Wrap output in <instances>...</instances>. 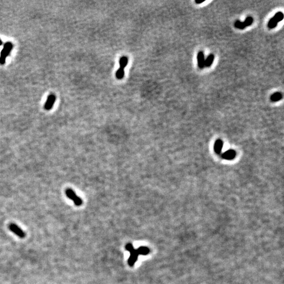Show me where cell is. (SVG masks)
I'll return each instance as SVG.
<instances>
[{
  "label": "cell",
  "instance_id": "6da1fadb",
  "mask_svg": "<svg viewBox=\"0 0 284 284\" xmlns=\"http://www.w3.org/2000/svg\"><path fill=\"white\" fill-rule=\"evenodd\" d=\"M125 249L130 253V256L127 261L129 266L133 267L136 262L139 254L137 252V249H135L131 243H127L125 246Z\"/></svg>",
  "mask_w": 284,
  "mask_h": 284
},
{
  "label": "cell",
  "instance_id": "7a4b0ae2",
  "mask_svg": "<svg viewBox=\"0 0 284 284\" xmlns=\"http://www.w3.org/2000/svg\"><path fill=\"white\" fill-rule=\"evenodd\" d=\"M13 45L11 42H6L0 54V64L4 65L6 62L7 57L9 55L13 49Z\"/></svg>",
  "mask_w": 284,
  "mask_h": 284
},
{
  "label": "cell",
  "instance_id": "3957f363",
  "mask_svg": "<svg viewBox=\"0 0 284 284\" xmlns=\"http://www.w3.org/2000/svg\"><path fill=\"white\" fill-rule=\"evenodd\" d=\"M65 194L69 199H71L76 206H80L83 204V200L79 196H77L75 191L72 189H67L65 191Z\"/></svg>",
  "mask_w": 284,
  "mask_h": 284
},
{
  "label": "cell",
  "instance_id": "277c9868",
  "mask_svg": "<svg viewBox=\"0 0 284 284\" xmlns=\"http://www.w3.org/2000/svg\"><path fill=\"white\" fill-rule=\"evenodd\" d=\"M9 230H10L11 232H12L13 233L17 235L19 237L21 238H23L25 237V234L24 232L22 230H21L18 226L14 224H11L9 225Z\"/></svg>",
  "mask_w": 284,
  "mask_h": 284
},
{
  "label": "cell",
  "instance_id": "5b68a950",
  "mask_svg": "<svg viewBox=\"0 0 284 284\" xmlns=\"http://www.w3.org/2000/svg\"><path fill=\"white\" fill-rule=\"evenodd\" d=\"M56 101V96L54 94L49 95L47 98V101L44 104V109L47 111H49L53 108Z\"/></svg>",
  "mask_w": 284,
  "mask_h": 284
},
{
  "label": "cell",
  "instance_id": "8992f818",
  "mask_svg": "<svg viewBox=\"0 0 284 284\" xmlns=\"http://www.w3.org/2000/svg\"><path fill=\"white\" fill-rule=\"evenodd\" d=\"M205 57L203 52H199L197 55V61L198 66L200 69H203L205 66Z\"/></svg>",
  "mask_w": 284,
  "mask_h": 284
},
{
  "label": "cell",
  "instance_id": "52a82bcc",
  "mask_svg": "<svg viewBox=\"0 0 284 284\" xmlns=\"http://www.w3.org/2000/svg\"><path fill=\"white\" fill-rule=\"evenodd\" d=\"M236 156V152L234 150H228L222 155L223 158L226 160H231L234 158Z\"/></svg>",
  "mask_w": 284,
  "mask_h": 284
},
{
  "label": "cell",
  "instance_id": "ba28073f",
  "mask_svg": "<svg viewBox=\"0 0 284 284\" xmlns=\"http://www.w3.org/2000/svg\"><path fill=\"white\" fill-rule=\"evenodd\" d=\"M128 61H129V59L126 57H122L119 61V66H120L119 69L124 70L125 68L128 64Z\"/></svg>",
  "mask_w": 284,
  "mask_h": 284
},
{
  "label": "cell",
  "instance_id": "9c48e42d",
  "mask_svg": "<svg viewBox=\"0 0 284 284\" xmlns=\"http://www.w3.org/2000/svg\"><path fill=\"white\" fill-rule=\"evenodd\" d=\"M137 252L139 255H147L150 253V248L145 246H141L137 249Z\"/></svg>",
  "mask_w": 284,
  "mask_h": 284
},
{
  "label": "cell",
  "instance_id": "30bf717a",
  "mask_svg": "<svg viewBox=\"0 0 284 284\" xmlns=\"http://www.w3.org/2000/svg\"><path fill=\"white\" fill-rule=\"evenodd\" d=\"M223 145V142L221 140H218L216 141V142H215L214 145V150L215 152L217 154L220 153V152H221V150H222Z\"/></svg>",
  "mask_w": 284,
  "mask_h": 284
},
{
  "label": "cell",
  "instance_id": "8fae6325",
  "mask_svg": "<svg viewBox=\"0 0 284 284\" xmlns=\"http://www.w3.org/2000/svg\"><path fill=\"white\" fill-rule=\"evenodd\" d=\"M214 55L212 54L209 55V56L207 57L206 59L205 60V66L206 67L211 66L214 62Z\"/></svg>",
  "mask_w": 284,
  "mask_h": 284
},
{
  "label": "cell",
  "instance_id": "7c38bea8",
  "mask_svg": "<svg viewBox=\"0 0 284 284\" xmlns=\"http://www.w3.org/2000/svg\"><path fill=\"white\" fill-rule=\"evenodd\" d=\"M283 97V95L282 94L279 92H276L274 93L271 97V100L272 102H277L282 99Z\"/></svg>",
  "mask_w": 284,
  "mask_h": 284
},
{
  "label": "cell",
  "instance_id": "4fadbf2b",
  "mask_svg": "<svg viewBox=\"0 0 284 284\" xmlns=\"http://www.w3.org/2000/svg\"><path fill=\"white\" fill-rule=\"evenodd\" d=\"M277 23H278V22H277L276 20L274 18H272L269 21L268 26L269 28H275L277 26Z\"/></svg>",
  "mask_w": 284,
  "mask_h": 284
},
{
  "label": "cell",
  "instance_id": "5bb4252c",
  "mask_svg": "<svg viewBox=\"0 0 284 284\" xmlns=\"http://www.w3.org/2000/svg\"><path fill=\"white\" fill-rule=\"evenodd\" d=\"M276 20L277 22L278 23L279 22H280L282 21L283 20V18H284V14L283 13L281 12H278L273 17Z\"/></svg>",
  "mask_w": 284,
  "mask_h": 284
},
{
  "label": "cell",
  "instance_id": "9a60e30c",
  "mask_svg": "<svg viewBox=\"0 0 284 284\" xmlns=\"http://www.w3.org/2000/svg\"><path fill=\"white\" fill-rule=\"evenodd\" d=\"M234 25H235V28H238V29H241V30H243L246 27L244 22H242L240 21H236Z\"/></svg>",
  "mask_w": 284,
  "mask_h": 284
},
{
  "label": "cell",
  "instance_id": "2e32d148",
  "mask_svg": "<svg viewBox=\"0 0 284 284\" xmlns=\"http://www.w3.org/2000/svg\"><path fill=\"white\" fill-rule=\"evenodd\" d=\"M244 22L245 24L246 27L250 26L253 22V18H252L251 16H248L247 18H246Z\"/></svg>",
  "mask_w": 284,
  "mask_h": 284
},
{
  "label": "cell",
  "instance_id": "e0dca14e",
  "mask_svg": "<svg viewBox=\"0 0 284 284\" xmlns=\"http://www.w3.org/2000/svg\"><path fill=\"white\" fill-rule=\"evenodd\" d=\"M195 2L197 4H199V3H201L204 2V1H195Z\"/></svg>",
  "mask_w": 284,
  "mask_h": 284
},
{
  "label": "cell",
  "instance_id": "ac0fdd59",
  "mask_svg": "<svg viewBox=\"0 0 284 284\" xmlns=\"http://www.w3.org/2000/svg\"><path fill=\"white\" fill-rule=\"evenodd\" d=\"M3 44V42L2 41V40L0 39V46H1Z\"/></svg>",
  "mask_w": 284,
  "mask_h": 284
}]
</instances>
